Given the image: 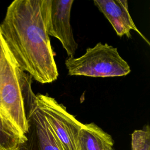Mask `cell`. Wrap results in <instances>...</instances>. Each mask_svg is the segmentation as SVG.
<instances>
[{
  "mask_svg": "<svg viewBox=\"0 0 150 150\" xmlns=\"http://www.w3.org/2000/svg\"><path fill=\"white\" fill-rule=\"evenodd\" d=\"M0 29L18 67L36 81L50 83L59 73L47 32L42 0H15L8 7Z\"/></svg>",
  "mask_w": 150,
  "mask_h": 150,
  "instance_id": "cell-1",
  "label": "cell"
},
{
  "mask_svg": "<svg viewBox=\"0 0 150 150\" xmlns=\"http://www.w3.org/2000/svg\"><path fill=\"white\" fill-rule=\"evenodd\" d=\"M32 77L21 70L6 48L0 76V105L2 113L23 135L28 131L25 95Z\"/></svg>",
  "mask_w": 150,
  "mask_h": 150,
  "instance_id": "cell-2",
  "label": "cell"
},
{
  "mask_svg": "<svg viewBox=\"0 0 150 150\" xmlns=\"http://www.w3.org/2000/svg\"><path fill=\"white\" fill-rule=\"evenodd\" d=\"M65 65L70 76L120 77L131 72L129 64L120 55L117 48L101 42L88 47L79 57H68Z\"/></svg>",
  "mask_w": 150,
  "mask_h": 150,
  "instance_id": "cell-3",
  "label": "cell"
},
{
  "mask_svg": "<svg viewBox=\"0 0 150 150\" xmlns=\"http://www.w3.org/2000/svg\"><path fill=\"white\" fill-rule=\"evenodd\" d=\"M36 105L45 117L64 150H80L79 134L83 124L62 104L47 94L36 95Z\"/></svg>",
  "mask_w": 150,
  "mask_h": 150,
  "instance_id": "cell-4",
  "label": "cell"
},
{
  "mask_svg": "<svg viewBox=\"0 0 150 150\" xmlns=\"http://www.w3.org/2000/svg\"><path fill=\"white\" fill-rule=\"evenodd\" d=\"M73 0H42L47 32L57 38L68 57H74L78 47L70 24Z\"/></svg>",
  "mask_w": 150,
  "mask_h": 150,
  "instance_id": "cell-5",
  "label": "cell"
},
{
  "mask_svg": "<svg viewBox=\"0 0 150 150\" xmlns=\"http://www.w3.org/2000/svg\"><path fill=\"white\" fill-rule=\"evenodd\" d=\"M28 131L16 150H64L36 103L28 111Z\"/></svg>",
  "mask_w": 150,
  "mask_h": 150,
  "instance_id": "cell-6",
  "label": "cell"
},
{
  "mask_svg": "<svg viewBox=\"0 0 150 150\" xmlns=\"http://www.w3.org/2000/svg\"><path fill=\"white\" fill-rule=\"evenodd\" d=\"M98 8L112 25L119 37L125 35L131 38V30H134L150 45L147 38L137 28L129 12L128 1L126 0H94Z\"/></svg>",
  "mask_w": 150,
  "mask_h": 150,
  "instance_id": "cell-7",
  "label": "cell"
},
{
  "mask_svg": "<svg viewBox=\"0 0 150 150\" xmlns=\"http://www.w3.org/2000/svg\"><path fill=\"white\" fill-rule=\"evenodd\" d=\"M80 150H110L112 148V137L94 122L84 124L79 134Z\"/></svg>",
  "mask_w": 150,
  "mask_h": 150,
  "instance_id": "cell-8",
  "label": "cell"
},
{
  "mask_svg": "<svg viewBox=\"0 0 150 150\" xmlns=\"http://www.w3.org/2000/svg\"><path fill=\"white\" fill-rule=\"evenodd\" d=\"M25 138L0 111V150H16Z\"/></svg>",
  "mask_w": 150,
  "mask_h": 150,
  "instance_id": "cell-9",
  "label": "cell"
},
{
  "mask_svg": "<svg viewBox=\"0 0 150 150\" xmlns=\"http://www.w3.org/2000/svg\"><path fill=\"white\" fill-rule=\"evenodd\" d=\"M131 150H150V129L148 125L132 132Z\"/></svg>",
  "mask_w": 150,
  "mask_h": 150,
  "instance_id": "cell-10",
  "label": "cell"
},
{
  "mask_svg": "<svg viewBox=\"0 0 150 150\" xmlns=\"http://www.w3.org/2000/svg\"><path fill=\"white\" fill-rule=\"evenodd\" d=\"M6 47L4 42V40H3V39L2 37V35H1V29H0V76H1V73L2 66H3L4 62V59H5V54H6ZM0 111L2 112V110L1 108V105H0Z\"/></svg>",
  "mask_w": 150,
  "mask_h": 150,
  "instance_id": "cell-11",
  "label": "cell"
},
{
  "mask_svg": "<svg viewBox=\"0 0 150 150\" xmlns=\"http://www.w3.org/2000/svg\"><path fill=\"white\" fill-rule=\"evenodd\" d=\"M110 150H114V149H113V148H110Z\"/></svg>",
  "mask_w": 150,
  "mask_h": 150,
  "instance_id": "cell-12",
  "label": "cell"
}]
</instances>
